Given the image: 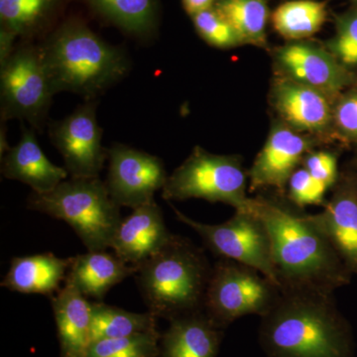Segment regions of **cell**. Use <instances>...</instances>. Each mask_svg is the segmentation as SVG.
<instances>
[{
    "label": "cell",
    "mask_w": 357,
    "mask_h": 357,
    "mask_svg": "<svg viewBox=\"0 0 357 357\" xmlns=\"http://www.w3.org/2000/svg\"><path fill=\"white\" fill-rule=\"evenodd\" d=\"M249 208L269 232L275 279L282 291L335 293L351 283L354 274L311 215L264 196L251 198Z\"/></svg>",
    "instance_id": "obj_1"
},
{
    "label": "cell",
    "mask_w": 357,
    "mask_h": 357,
    "mask_svg": "<svg viewBox=\"0 0 357 357\" xmlns=\"http://www.w3.org/2000/svg\"><path fill=\"white\" fill-rule=\"evenodd\" d=\"M262 337L273 357H349V335L333 293L282 291L262 317Z\"/></svg>",
    "instance_id": "obj_2"
},
{
    "label": "cell",
    "mask_w": 357,
    "mask_h": 357,
    "mask_svg": "<svg viewBox=\"0 0 357 357\" xmlns=\"http://www.w3.org/2000/svg\"><path fill=\"white\" fill-rule=\"evenodd\" d=\"M40 49L55 95L70 91L93 100L128 70L123 52L77 18L63 22Z\"/></svg>",
    "instance_id": "obj_3"
},
{
    "label": "cell",
    "mask_w": 357,
    "mask_h": 357,
    "mask_svg": "<svg viewBox=\"0 0 357 357\" xmlns=\"http://www.w3.org/2000/svg\"><path fill=\"white\" fill-rule=\"evenodd\" d=\"M211 270L203 249L173 234L158 252L138 265L134 276L148 312L172 319L203 310Z\"/></svg>",
    "instance_id": "obj_4"
},
{
    "label": "cell",
    "mask_w": 357,
    "mask_h": 357,
    "mask_svg": "<svg viewBox=\"0 0 357 357\" xmlns=\"http://www.w3.org/2000/svg\"><path fill=\"white\" fill-rule=\"evenodd\" d=\"M28 208L63 220L74 229L88 251L107 250L121 225V206L98 178H72L53 191L32 192Z\"/></svg>",
    "instance_id": "obj_5"
},
{
    "label": "cell",
    "mask_w": 357,
    "mask_h": 357,
    "mask_svg": "<svg viewBox=\"0 0 357 357\" xmlns=\"http://www.w3.org/2000/svg\"><path fill=\"white\" fill-rule=\"evenodd\" d=\"M248 173L236 155L210 153L195 147L190 156L167 178L162 190L166 201L203 199L249 211Z\"/></svg>",
    "instance_id": "obj_6"
},
{
    "label": "cell",
    "mask_w": 357,
    "mask_h": 357,
    "mask_svg": "<svg viewBox=\"0 0 357 357\" xmlns=\"http://www.w3.org/2000/svg\"><path fill=\"white\" fill-rule=\"evenodd\" d=\"M281 289L255 268L220 258L213 270L204 312L218 326L248 314H266L280 297Z\"/></svg>",
    "instance_id": "obj_7"
},
{
    "label": "cell",
    "mask_w": 357,
    "mask_h": 357,
    "mask_svg": "<svg viewBox=\"0 0 357 357\" xmlns=\"http://www.w3.org/2000/svg\"><path fill=\"white\" fill-rule=\"evenodd\" d=\"M172 208L176 218L194 229L213 255L255 268L277 285L269 232L250 208L236 211L234 217L218 225L197 222Z\"/></svg>",
    "instance_id": "obj_8"
},
{
    "label": "cell",
    "mask_w": 357,
    "mask_h": 357,
    "mask_svg": "<svg viewBox=\"0 0 357 357\" xmlns=\"http://www.w3.org/2000/svg\"><path fill=\"white\" fill-rule=\"evenodd\" d=\"M1 119H20L39 128L55 95L40 46L26 44L16 49L1 68Z\"/></svg>",
    "instance_id": "obj_9"
},
{
    "label": "cell",
    "mask_w": 357,
    "mask_h": 357,
    "mask_svg": "<svg viewBox=\"0 0 357 357\" xmlns=\"http://www.w3.org/2000/svg\"><path fill=\"white\" fill-rule=\"evenodd\" d=\"M278 76L321 91L337 100L357 86V76L338 62L328 49L306 41H293L274 52Z\"/></svg>",
    "instance_id": "obj_10"
},
{
    "label": "cell",
    "mask_w": 357,
    "mask_h": 357,
    "mask_svg": "<svg viewBox=\"0 0 357 357\" xmlns=\"http://www.w3.org/2000/svg\"><path fill=\"white\" fill-rule=\"evenodd\" d=\"M109 166L105 185L119 206L139 208L155 201L169 175L159 157L115 143L107 150Z\"/></svg>",
    "instance_id": "obj_11"
},
{
    "label": "cell",
    "mask_w": 357,
    "mask_h": 357,
    "mask_svg": "<svg viewBox=\"0 0 357 357\" xmlns=\"http://www.w3.org/2000/svg\"><path fill=\"white\" fill-rule=\"evenodd\" d=\"M96 109V102L89 100L50 126L52 143L62 155L70 177L98 178L107 158Z\"/></svg>",
    "instance_id": "obj_12"
},
{
    "label": "cell",
    "mask_w": 357,
    "mask_h": 357,
    "mask_svg": "<svg viewBox=\"0 0 357 357\" xmlns=\"http://www.w3.org/2000/svg\"><path fill=\"white\" fill-rule=\"evenodd\" d=\"M317 143L318 140L312 135L299 132L283 121L275 122L249 170L250 191L276 189L283 192L289 178Z\"/></svg>",
    "instance_id": "obj_13"
},
{
    "label": "cell",
    "mask_w": 357,
    "mask_h": 357,
    "mask_svg": "<svg viewBox=\"0 0 357 357\" xmlns=\"http://www.w3.org/2000/svg\"><path fill=\"white\" fill-rule=\"evenodd\" d=\"M321 91L277 76L271 102L281 121L302 133H333V103Z\"/></svg>",
    "instance_id": "obj_14"
},
{
    "label": "cell",
    "mask_w": 357,
    "mask_h": 357,
    "mask_svg": "<svg viewBox=\"0 0 357 357\" xmlns=\"http://www.w3.org/2000/svg\"><path fill=\"white\" fill-rule=\"evenodd\" d=\"M324 211L311 215L352 274H357V172L340 174Z\"/></svg>",
    "instance_id": "obj_15"
},
{
    "label": "cell",
    "mask_w": 357,
    "mask_h": 357,
    "mask_svg": "<svg viewBox=\"0 0 357 357\" xmlns=\"http://www.w3.org/2000/svg\"><path fill=\"white\" fill-rule=\"evenodd\" d=\"M173 234L167 229L161 208L153 201L122 218L110 248L124 262L137 267L158 252Z\"/></svg>",
    "instance_id": "obj_16"
},
{
    "label": "cell",
    "mask_w": 357,
    "mask_h": 357,
    "mask_svg": "<svg viewBox=\"0 0 357 357\" xmlns=\"http://www.w3.org/2000/svg\"><path fill=\"white\" fill-rule=\"evenodd\" d=\"M61 357H86L91 344V302L66 278L51 297Z\"/></svg>",
    "instance_id": "obj_17"
},
{
    "label": "cell",
    "mask_w": 357,
    "mask_h": 357,
    "mask_svg": "<svg viewBox=\"0 0 357 357\" xmlns=\"http://www.w3.org/2000/svg\"><path fill=\"white\" fill-rule=\"evenodd\" d=\"M1 161L4 177L24 183L38 194L53 191L69 177L65 168L47 158L31 129L22 128L20 142L10 148Z\"/></svg>",
    "instance_id": "obj_18"
},
{
    "label": "cell",
    "mask_w": 357,
    "mask_h": 357,
    "mask_svg": "<svg viewBox=\"0 0 357 357\" xmlns=\"http://www.w3.org/2000/svg\"><path fill=\"white\" fill-rule=\"evenodd\" d=\"M218 326L204 310L170 319L160 337V357H215L220 345Z\"/></svg>",
    "instance_id": "obj_19"
},
{
    "label": "cell",
    "mask_w": 357,
    "mask_h": 357,
    "mask_svg": "<svg viewBox=\"0 0 357 357\" xmlns=\"http://www.w3.org/2000/svg\"><path fill=\"white\" fill-rule=\"evenodd\" d=\"M136 271L137 267L128 264L116 255L105 250L88 251L70 257L67 279L88 299L102 302L110 289L134 276Z\"/></svg>",
    "instance_id": "obj_20"
},
{
    "label": "cell",
    "mask_w": 357,
    "mask_h": 357,
    "mask_svg": "<svg viewBox=\"0 0 357 357\" xmlns=\"http://www.w3.org/2000/svg\"><path fill=\"white\" fill-rule=\"evenodd\" d=\"M70 265V257L60 258L53 253L14 257L0 285L13 292L52 297L62 288Z\"/></svg>",
    "instance_id": "obj_21"
},
{
    "label": "cell",
    "mask_w": 357,
    "mask_h": 357,
    "mask_svg": "<svg viewBox=\"0 0 357 357\" xmlns=\"http://www.w3.org/2000/svg\"><path fill=\"white\" fill-rule=\"evenodd\" d=\"M157 319L150 312L138 314L102 302H91V344L107 338L156 332Z\"/></svg>",
    "instance_id": "obj_22"
},
{
    "label": "cell",
    "mask_w": 357,
    "mask_h": 357,
    "mask_svg": "<svg viewBox=\"0 0 357 357\" xmlns=\"http://www.w3.org/2000/svg\"><path fill=\"white\" fill-rule=\"evenodd\" d=\"M270 0H215V8L232 26L243 45L266 48Z\"/></svg>",
    "instance_id": "obj_23"
},
{
    "label": "cell",
    "mask_w": 357,
    "mask_h": 357,
    "mask_svg": "<svg viewBox=\"0 0 357 357\" xmlns=\"http://www.w3.org/2000/svg\"><path fill=\"white\" fill-rule=\"evenodd\" d=\"M98 15L123 31L149 34L158 22V0H86Z\"/></svg>",
    "instance_id": "obj_24"
},
{
    "label": "cell",
    "mask_w": 357,
    "mask_h": 357,
    "mask_svg": "<svg viewBox=\"0 0 357 357\" xmlns=\"http://www.w3.org/2000/svg\"><path fill=\"white\" fill-rule=\"evenodd\" d=\"M328 11L325 2L317 0H291L280 4L271 15L272 24L284 38L304 41L325 24Z\"/></svg>",
    "instance_id": "obj_25"
},
{
    "label": "cell",
    "mask_w": 357,
    "mask_h": 357,
    "mask_svg": "<svg viewBox=\"0 0 357 357\" xmlns=\"http://www.w3.org/2000/svg\"><path fill=\"white\" fill-rule=\"evenodd\" d=\"M64 0H0L1 26L17 36L42 31L60 10Z\"/></svg>",
    "instance_id": "obj_26"
},
{
    "label": "cell",
    "mask_w": 357,
    "mask_h": 357,
    "mask_svg": "<svg viewBox=\"0 0 357 357\" xmlns=\"http://www.w3.org/2000/svg\"><path fill=\"white\" fill-rule=\"evenodd\" d=\"M161 335L156 332L93 342L86 357H159Z\"/></svg>",
    "instance_id": "obj_27"
},
{
    "label": "cell",
    "mask_w": 357,
    "mask_h": 357,
    "mask_svg": "<svg viewBox=\"0 0 357 357\" xmlns=\"http://www.w3.org/2000/svg\"><path fill=\"white\" fill-rule=\"evenodd\" d=\"M326 48L347 69H357V3L337 16L335 35Z\"/></svg>",
    "instance_id": "obj_28"
},
{
    "label": "cell",
    "mask_w": 357,
    "mask_h": 357,
    "mask_svg": "<svg viewBox=\"0 0 357 357\" xmlns=\"http://www.w3.org/2000/svg\"><path fill=\"white\" fill-rule=\"evenodd\" d=\"M192 20L199 37L211 46L230 49L243 45L236 30L215 7L195 14Z\"/></svg>",
    "instance_id": "obj_29"
},
{
    "label": "cell",
    "mask_w": 357,
    "mask_h": 357,
    "mask_svg": "<svg viewBox=\"0 0 357 357\" xmlns=\"http://www.w3.org/2000/svg\"><path fill=\"white\" fill-rule=\"evenodd\" d=\"M288 198L298 208L306 206H325L328 188L316 180L305 168H298L289 178Z\"/></svg>",
    "instance_id": "obj_30"
},
{
    "label": "cell",
    "mask_w": 357,
    "mask_h": 357,
    "mask_svg": "<svg viewBox=\"0 0 357 357\" xmlns=\"http://www.w3.org/2000/svg\"><path fill=\"white\" fill-rule=\"evenodd\" d=\"M333 133L344 142L357 144V86L345 91L333 103Z\"/></svg>",
    "instance_id": "obj_31"
},
{
    "label": "cell",
    "mask_w": 357,
    "mask_h": 357,
    "mask_svg": "<svg viewBox=\"0 0 357 357\" xmlns=\"http://www.w3.org/2000/svg\"><path fill=\"white\" fill-rule=\"evenodd\" d=\"M301 166L306 169L316 180L325 184L328 189H333L335 187L340 177L337 155L333 152L312 150L303 159Z\"/></svg>",
    "instance_id": "obj_32"
},
{
    "label": "cell",
    "mask_w": 357,
    "mask_h": 357,
    "mask_svg": "<svg viewBox=\"0 0 357 357\" xmlns=\"http://www.w3.org/2000/svg\"><path fill=\"white\" fill-rule=\"evenodd\" d=\"M18 37L8 28L0 27V69L6 65L14 53V41Z\"/></svg>",
    "instance_id": "obj_33"
},
{
    "label": "cell",
    "mask_w": 357,
    "mask_h": 357,
    "mask_svg": "<svg viewBox=\"0 0 357 357\" xmlns=\"http://www.w3.org/2000/svg\"><path fill=\"white\" fill-rule=\"evenodd\" d=\"M215 0H182L183 7L190 16L215 6Z\"/></svg>",
    "instance_id": "obj_34"
},
{
    "label": "cell",
    "mask_w": 357,
    "mask_h": 357,
    "mask_svg": "<svg viewBox=\"0 0 357 357\" xmlns=\"http://www.w3.org/2000/svg\"><path fill=\"white\" fill-rule=\"evenodd\" d=\"M352 1H354L356 3H357V0H352Z\"/></svg>",
    "instance_id": "obj_35"
}]
</instances>
